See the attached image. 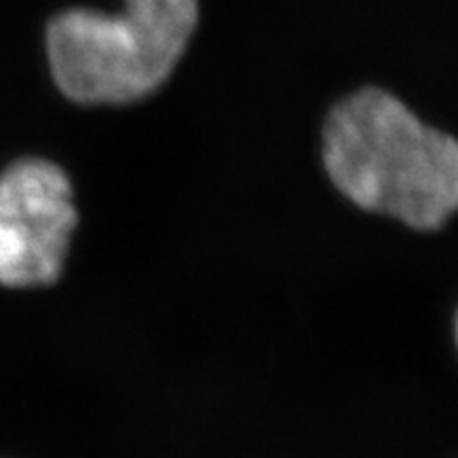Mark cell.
<instances>
[{
  "label": "cell",
  "instance_id": "cell-4",
  "mask_svg": "<svg viewBox=\"0 0 458 458\" xmlns=\"http://www.w3.org/2000/svg\"><path fill=\"white\" fill-rule=\"evenodd\" d=\"M456 335H458V323H456Z\"/></svg>",
  "mask_w": 458,
  "mask_h": 458
},
{
  "label": "cell",
  "instance_id": "cell-2",
  "mask_svg": "<svg viewBox=\"0 0 458 458\" xmlns=\"http://www.w3.org/2000/svg\"><path fill=\"white\" fill-rule=\"evenodd\" d=\"M198 24V0H123L122 13L71 9L47 28L57 88L81 105H125L170 77Z\"/></svg>",
  "mask_w": 458,
  "mask_h": 458
},
{
  "label": "cell",
  "instance_id": "cell-1",
  "mask_svg": "<svg viewBox=\"0 0 458 458\" xmlns=\"http://www.w3.org/2000/svg\"><path fill=\"white\" fill-rule=\"evenodd\" d=\"M323 157L334 185L369 213L428 232L458 210V140L382 89H360L331 111Z\"/></svg>",
  "mask_w": 458,
  "mask_h": 458
},
{
  "label": "cell",
  "instance_id": "cell-3",
  "mask_svg": "<svg viewBox=\"0 0 458 458\" xmlns=\"http://www.w3.org/2000/svg\"><path fill=\"white\" fill-rule=\"evenodd\" d=\"M77 208L68 176L47 159H20L0 174V284L55 283L64 270Z\"/></svg>",
  "mask_w": 458,
  "mask_h": 458
}]
</instances>
